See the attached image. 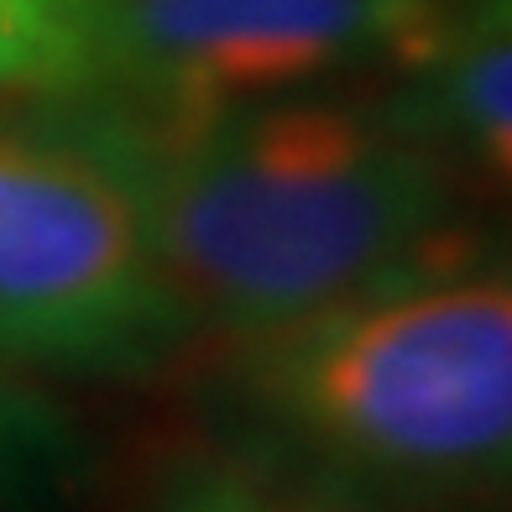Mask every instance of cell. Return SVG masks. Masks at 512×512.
Returning <instances> with one entry per match:
<instances>
[{
    "mask_svg": "<svg viewBox=\"0 0 512 512\" xmlns=\"http://www.w3.org/2000/svg\"><path fill=\"white\" fill-rule=\"evenodd\" d=\"M194 330L256 335L471 256L460 173L382 100L324 89L194 121L95 115Z\"/></svg>",
    "mask_w": 512,
    "mask_h": 512,
    "instance_id": "1",
    "label": "cell"
},
{
    "mask_svg": "<svg viewBox=\"0 0 512 512\" xmlns=\"http://www.w3.org/2000/svg\"><path fill=\"white\" fill-rule=\"evenodd\" d=\"M220 398L256 455L356 497L492 502L512 465V277L471 251L236 335Z\"/></svg>",
    "mask_w": 512,
    "mask_h": 512,
    "instance_id": "2",
    "label": "cell"
},
{
    "mask_svg": "<svg viewBox=\"0 0 512 512\" xmlns=\"http://www.w3.org/2000/svg\"><path fill=\"white\" fill-rule=\"evenodd\" d=\"M189 335L105 131L0 115V361L37 377H136Z\"/></svg>",
    "mask_w": 512,
    "mask_h": 512,
    "instance_id": "3",
    "label": "cell"
},
{
    "mask_svg": "<svg viewBox=\"0 0 512 512\" xmlns=\"http://www.w3.org/2000/svg\"><path fill=\"white\" fill-rule=\"evenodd\" d=\"M450 0H100V95L136 121L304 95L424 53Z\"/></svg>",
    "mask_w": 512,
    "mask_h": 512,
    "instance_id": "4",
    "label": "cell"
},
{
    "mask_svg": "<svg viewBox=\"0 0 512 512\" xmlns=\"http://www.w3.org/2000/svg\"><path fill=\"white\" fill-rule=\"evenodd\" d=\"M382 110L455 173L502 189L512 173V0H450Z\"/></svg>",
    "mask_w": 512,
    "mask_h": 512,
    "instance_id": "5",
    "label": "cell"
},
{
    "mask_svg": "<svg viewBox=\"0 0 512 512\" xmlns=\"http://www.w3.org/2000/svg\"><path fill=\"white\" fill-rule=\"evenodd\" d=\"M95 476V445L58 392L0 361V512H58Z\"/></svg>",
    "mask_w": 512,
    "mask_h": 512,
    "instance_id": "6",
    "label": "cell"
},
{
    "mask_svg": "<svg viewBox=\"0 0 512 512\" xmlns=\"http://www.w3.org/2000/svg\"><path fill=\"white\" fill-rule=\"evenodd\" d=\"M0 95H100V0H0Z\"/></svg>",
    "mask_w": 512,
    "mask_h": 512,
    "instance_id": "7",
    "label": "cell"
},
{
    "mask_svg": "<svg viewBox=\"0 0 512 512\" xmlns=\"http://www.w3.org/2000/svg\"><path fill=\"white\" fill-rule=\"evenodd\" d=\"M142 512H377L371 497H356L335 481L293 471L267 455H220L189 460L152 492Z\"/></svg>",
    "mask_w": 512,
    "mask_h": 512,
    "instance_id": "8",
    "label": "cell"
},
{
    "mask_svg": "<svg viewBox=\"0 0 512 512\" xmlns=\"http://www.w3.org/2000/svg\"><path fill=\"white\" fill-rule=\"evenodd\" d=\"M445 512H492V507H486V502H450Z\"/></svg>",
    "mask_w": 512,
    "mask_h": 512,
    "instance_id": "9",
    "label": "cell"
}]
</instances>
